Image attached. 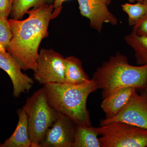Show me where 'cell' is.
<instances>
[{
  "label": "cell",
  "instance_id": "cell-1",
  "mask_svg": "<svg viewBox=\"0 0 147 147\" xmlns=\"http://www.w3.org/2000/svg\"><path fill=\"white\" fill-rule=\"evenodd\" d=\"M54 9L53 5L46 3L28 11V17L25 20H8L12 38L7 51L23 70H36L38 48L49 35Z\"/></svg>",
  "mask_w": 147,
  "mask_h": 147
},
{
  "label": "cell",
  "instance_id": "cell-2",
  "mask_svg": "<svg viewBox=\"0 0 147 147\" xmlns=\"http://www.w3.org/2000/svg\"><path fill=\"white\" fill-rule=\"evenodd\" d=\"M92 79L102 90V98L125 88L144 90L147 87V64L130 65L126 56L117 51L96 69Z\"/></svg>",
  "mask_w": 147,
  "mask_h": 147
},
{
  "label": "cell",
  "instance_id": "cell-3",
  "mask_svg": "<svg viewBox=\"0 0 147 147\" xmlns=\"http://www.w3.org/2000/svg\"><path fill=\"white\" fill-rule=\"evenodd\" d=\"M48 102L57 112L69 118L76 125L91 126L87 108L89 96L98 88L92 79L79 84L53 83L43 85Z\"/></svg>",
  "mask_w": 147,
  "mask_h": 147
},
{
  "label": "cell",
  "instance_id": "cell-4",
  "mask_svg": "<svg viewBox=\"0 0 147 147\" xmlns=\"http://www.w3.org/2000/svg\"><path fill=\"white\" fill-rule=\"evenodd\" d=\"M28 120V130L32 147H40L46 131L56 120L57 112L51 106L44 88L27 98L23 107Z\"/></svg>",
  "mask_w": 147,
  "mask_h": 147
},
{
  "label": "cell",
  "instance_id": "cell-5",
  "mask_svg": "<svg viewBox=\"0 0 147 147\" xmlns=\"http://www.w3.org/2000/svg\"><path fill=\"white\" fill-rule=\"evenodd\" d=\"M101 147H147V129L116 121L96 127Z\"/></svg>",
  "mask_w": 147,
  "mask_h": 147
},
{
  "label": "cell",
  "instance_id": "cell-6",
  "mask_svg": "<svg viewBox=\"0 0 147 147\" xmlns=\"http://www.w3.org/2000/svg\"><path fill=\"white\" fill-rule=\"evenodd\" d=\"M65 58L53 49H42L37 59L34 78L39 84L65 83Z\"/></svg>",
  "mask_w": 147,
  "mask_h": 147
},
{
  "label": "cell",
  "instance_id": "cell-7",
  "mask_svg": "<svg viewBox=\"0 0 147 147\" xmlns=\"http://www.w3.org/2000/svg\"><path fill=\"white\" fill-rule=\"evenodd\" d=\"M121 121L147 129V94L142 90L140 94L134 91L130 100L115 117L104 119L100 126Z\"/></svg>",
  "mask_w": 147,
  "mask_h": 147
},
{
  "label": "cell",
  "instance_id": "cell-8",
  "mask_svg": "<svg viewBox=\"0 0 147 147\" xmlns=\"http://www.w3.org/2000/svg\"><path fill=\"white\" fill-rule=\"evenodd\" d=\"M76 125L57 112V119L47 129L40 147H72Z\"/></svg>",
  "mask_w": 147,
  "mask_h": 147
},
{
  "label": "cell",
  "instance_id": "cell-9",
  "mask_svg": "<svg viewBox=\"0 0 147 147\" xmlns=\"http://www.w3.org/2000/svg\"><path fill=\"white\" fill-rule=\"evenodd\" d=\"M81 15L88 19L92 29L100 32L103 24L115 26L118 20L109 10L108 5L100 0H77Z\"/></svg>",
  "mask_w": 147,
  "mask_h": 147
},
{
  "label": "cell",
  "instance_id": "cell-10",
  "mask_svg": "<svg viewBox=\"0 0 147 147\" xmlns=\"http://www.w3.org/2000/svg\"><path fill=\"white\" fill-rule=\"evenodd\" d=\"M0 68L8 74L11 80L14 97H19L21 94L31 89L33 80L22 72L21 66L7 51L0 52Z\"/></svg>",
  "mask_w": 147,
  "mask_h": 147
},
{
  "label": "cell",
  "instance_id": "cell-11",
  "mask_svg": "<svg viewBox=\"0 0 147 147\" xmlns=\"http://www.w3.org/2000/svg\"><path fill=\"white\" fill-rule=\"evenodd\" d=\"M135 90L134 88L122 89L103 98L101 108L106 115L105 119L116 115L130 100Z\"/></svg>",
  "mask_w": 147,
  "mask_h": 147
},
{
  "label": "cell",
  "instance_id": "cell-12",
  "mask_svg": "<svg viewBox=\"0 0 147 147\" xmlns=\"http://www.w3.org/2000/svg\"><path fill=\"white\" fill-rule=\"evenodd\" d=\"M17 113L19 119L15 130L3 144L0 143V147H32L29 136L26 114L23 108L18 109Z\"/></svg>",
  "mask_w": 147,
  "mask_h": 147
},
{
  "label": "cell",
  "instance_id": "cell-13",
  "mask_svg": "<svg viewBox=\"0 0 147 147\" xmlns=\"http://www.w3.org/2000/svg\"><path fill=\"white\" fill-rule=\"evenodd\" d=\"M64 64L66 83L76 85L90 80L84 71L82 61L78 58L73 56L65 58Z\"/></svg>",
  "mask_w": 147,
  "mask_h": 147
},
{
  "label": "cell",
  "instance_id": "cell-14",
  "mask_svg": "<svg viewBox=\"0 0 147 147\" xmlns=\"http://www.w3.org/2000/svg\"><path fill=\"white\" fill-rule=\"evenodd\" d=\"M96 127L76 125L72 147H101Z\"/></svg>",
  "mask_w": 147,
  "mask_h": 147
},
{
  "label": "cell",
  "instance_id": "cell-15",
  "mask_svg": "<svg viewBox=\"0 0 147 147\" xmlns=\"http://www.w3.org/2000/svg\"><path fill=\"white\" fill-rule=\"evenodd\" d=\"M127 44L133 49L138 65L147 64V37L140 36L134 32L124 37Z\"/></svg>",
  "mask_w": 147,
  "mask_h": 147
},
{
  "label": "cell",
  "instance_id": "cell-16",
  "mask_svg": "<svg viewBox=\"0 0 147 147\" xmlns=\"http://www.w3.org/2000/svg\"><path fill=\"white\" fill-rule=\"evenodd\" d=\"M49 0H14L10 14L11 19L21 20L32 7L36 8L47 3Z\"/></svg>",
  "mask_w": 147,
  "mask_h": 147
},
{
  "label": "cell",
  "instance_id": "cell-17",
  "mask_svg": "<svg viewBox=\"0 0 147 147\" xmlns=\"http://www.w3.org/2000/svg\"><path fill=\"white\" fill-rule=\"evenodd\" d=\"M121 6L128 16L129 25L132 26L144 16L147 11V6L144 2L135 4L125 3Z\"/></svg>",
  "mask_w": 147,
  "mask_h": 147
},
{
  "label": "cell",
  "instance_id": "cell-18",
  "mask_svg": "<svg viewBox=\"0 0 147 147\" xmlns=\"http://www.w3.org/2000/svg\"><path fill=\"white\" fill-rule=\"evenodd\" d=\"M12 38L8 20L0 16V52L7 51Z\"/></svg>",
  "mask_w": 147,
  "mask_h": 147
},
{
  "label": "cell",
  "instance_id": "cell-19",
  "mask_svg": "<svg viewBox=\"0 0 147 147\" xmlns=\"http://www.w3.org/2000/svg\"><path fill=\"white\" fill-rule=\"evenodd\" d=\"M143 2L147 7V0ZM132 31L140 36L147 37V11L144 16L133 26Z\"/></svg>",
  "mask_w": 147,
  "mask_h": 147
},
{
  "label": "cell",
  "instance_id": "cell-20",
  "mask_svg": "<svg viewBox=\"0 0 147 147\" xmlns=\"http://www.w3.org/2000/svg\"><path fill=\"white\" fill-rule=\"evenodd\" d=\"M14 0H0V16L8 19Z\"/></svg>",
  "mask_w": 147,
  "mask_h": 147
},
{
  "label": "cell",
  "instance_id": "cell-21",
  "mask_svg": "<svg viewBox=\"0 0 147 147\" xmlns=\"http://www.w3.org/2000/svg\"><path fill=\"white\" fill-rule=\"evenodd\" d=\"M66 0H55L54 5V9L53 13L52 19H55L61 13L63 8L62 5L64 2Z\"/></svg>",
  "mask_w": 147,
  "mask_h": 147
},
{
  "label": "cell",
  "instance_id": "cell-22",
  "mask_svg": "<svg viewBox=\"0 0 147 147\" xmlns=\"http://www.w3.org/2000/svg\"><path fill=\"white\" fill-rule=\"evenodd\" d=\"M100 1L105 3L107 5H109L111 3L113 0H100Z\"/></svg>",
  "mask_w": 147,
  "mask_h": 147
},
{
  "label": "cell",
  "instance_id": "cell-23",
  "mask_svg": "<svg viewBox=\"0 0 147 147\" xmlns=\"http://www.w3.org/2000/svg\"><path fill=\"white\" fill-rule=\"evenodd\" d=\"M129 2L130 3H133L137 2H143L145 0H128Z\"/></svg>",
  "mask_w": 147,
  "mask_h": 147
},
{
  "label": "cell",
  "instance_id": "cell-24",
  "mask_svg": "<svg viewBox=\"0 0 147 147\" xmlns=\"http://www.w3.org/2000/svg\"><path fill=\"white\" fill-rule=\"evenodd\" d=\"M144 91L147 94V87L144 90Z\"/></svg>",
  "mask_w": 147,
  "mask_h": 147
}]
</instances>
